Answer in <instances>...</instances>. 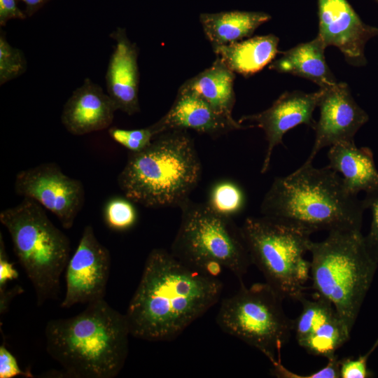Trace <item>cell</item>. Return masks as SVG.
I'll return each instance as SVG.
<instances>
[{"mask_svg":"<svg viewBox=\"0 0 378 378\" xmlns=\"http://www.w3.org/2000/svg\"><path fill=\"white\" fill-rule=\"evenodd\" d=\"M220 279L182 263L171 252L154 248L125 314L130 335L171 341L220 300Z\"/></svg>","mask_w":378,"mask_h":378,"instance_id":"6da1fadb","label":"cell"},{"mask_svg":"<svg viewBox=\"0 0 378 378\" xmlns=\"http://www.w3.org/2000/svg\"><path fill=\"white\" fill-rule=\"evenodd\" d=\"M366 209L363 200L348 191L337 172L306 162L289 175L276 177L260 204L263 216L312 234L360 230Z\"/></svg>","mask_w":378,"mask_h":378,"instance_id":"7a4b0ae2","label":"cell"},{"mask_svg":"<svg viewBox=\"0 0 378 378\" xmlns=\"http://www.w3.org/2000/svg\"><path fill=\"white\" fill-rule=\"evenodd\" d=\"M125 314L104 299L88 304L78 314L48 322V354L73 378H113L122 369L129 350Z\"/></svg>","mask_w":378,"mask_h":378,"instance_id":"3957f363","label":"cell"},{"mask_svg":"<svg viewBox=\"0 0 378 378\" xmlns=\"http://www.w3.org/2000/svg\"><path fill=\"white\" fill-rule=\"evenodd\" d=\"M202 164L187 130L157 135L138 153L129 152L118 176L125 197L148 208L180 206L197 186Z\"/></svg>","mask_w":378,"mask_h":378,"instance_id":"277c9868","label":"cell"},{"mask_svg":"<svg viewBox=\"0 0 378 378\" xmlns=\"http://www.w3.org/2000/svg\"><path fill=\"white\" fill-rule=\"evenodd\" d=\"M310 276L316 295L330 302L351 332L378 264L360 230H335L312 241Z\"/></svg>","mask_w":378,"mask_h":378,"instance_id":"5b68a950","label":"cell"},{"mask_svg":"<svg viewBox=\"0 0 378 378\" xmlns=\"http://www.w3.org/2000/svg\"><path fill=\"white\" fill-rule=\"evenodd\" d=\"M0 221L9 232L13 251L34 287L37 305L56 299L61 274L70 258L67 236L52 223L41 204L27 197L1 211Z\"/></svg>","mask_w":378,"mask_h":378,"instance_id":"8992f818","label":"cell"},{"mask_svg":"<svg viewBox=\"0 0 378 378\" xmlns=\"http://www.w3.org/2000/svg\"><path fill=\"white\" fill-rule=\"evenodd\" d=\"M179 208L181 223L171 253L186 266L217 278L222 269L239 281L251 264L241 228L213 211L206 203L188 199Z\"/></svg>","mask_w":378,"mask_h":378,"instance_id":"52a82bcc","label":"cell"},{"mask_svg":"<svg viewBox=\"0 0 378 378\" xmlns=\"http://www.w3.org/2000/svg\"><path fill=\"white\" fill-rule=\"evenodd\" d=\"M251 263L284 300H300L310 277L312 233L265 216L248 217L241 227Z\"/></svg>","mask_w":378,"mask_h":378,"instance_id":"ba28073f","label":"cell"},{"mask_svg":"<svg viewBox=\"0 0 378 378\" xmlns=\"http://www.w3.org/2000/svg\"><path fill=\"white\" fill-rule=\"evenodd\" d=\"M224 298L216 321L225 333L258 349L274 365L289 341L294 321L286 314L284 299L266 282L246 286Z\"/></svg>","mask_w":378,"mask_h":378,"instance_id":"9c48e42d","label":"cell"},{"mask_svg":"<svg viewBox=\"0 0 378 378\" xmlns=\"http://www.w3.org/2000/svg\"><path fill=\"white\" fill-rule=\"evenodd\" d=\"M15 192L31 199L53 214L65 229L72 227L85 201L80 181L63 173L55 162H45L19 172Z\"/></svg>","mask_w":378,"mask_h":378,"instance_id":"30bf717a","label":"cell"},{"mask_svg":"<svg viewBox=\"0 0 378 378\" xmlns=\"http://www.w3.org/2000/svg\"><path fill=\"white\" fill-rule=\"evenodd\" d=\"M110 267L109 251L97 239L93 227L85 226L66 267V293L61 307L104 299Z\"/></svg>","mask_w":378,"mask_h":378,"instance_id":"8fae6325","label":"cell"},{"mask_svg":"<svg viewBox=\"0 0 378 378\" xmlns=\"http://www.w3.org/2000/svg\"><path fill=\"white\" fill-rule=\"evenodd\" d=\"M318 15L317 36L324 46L337 48L351 65H365V46L378 27L364 23L347 0H318Z\"/></svg>","mask_w":378,"mask_h":378,"instance_id":"7c38bea8","label":"cell"},{"mask_svg":"<svg viewBox=\"0 0 378 378\" xmlns=\"http://www.w3.org/2000/svg\"><path fill=\"white\" fill-rule=\"evenodd\" d=\"M322 89L318 104L320 117L314 128L315 141L306 163H312L323 148L354 141L356 132L369 120L368 113L355 102L346 83L337 82Z\"/></svg>","mask_w":378,"mask_h":378,"instance_id":"4fadbf2b","label":"cell"},{"mask_svg":"<svg viewBox=\"0 0 378 378\" xmlns=\"http://www.w3.org/2000/svg\"><path fill=\"white\" fill-rule=\"evenodd\" d=\"M302 311L293 323L300 346L309 354L328 358L350 338L351 332L333 305L319 297L300 300Z\"/></svg>","mask_w":378,"mask_h":378,"instance_id":"5bb4252c","label":"cell"},{"mask_svg":"<svg viewBox=\"0 0 378 378\" xmlns=\"http://www.w3.org/2000/svg\"><path fill=\"white\" fill-rule=\"evenodd\" d=\"M323 89L315 92L300 91L283 93L267 109L260 113L243 115L239 120L248 121L261 128L265 134L267 147L260 172L265 174L270 167L274 148L282 144L284 134L290 130L302 124L314 128L316 122L313 112L318 106Z\"/></svg>","mask_w":378,"mask_h":378,"instance_id":"9a60e30c","label":"cell"},{"mask_svg":"<svg viewBox=\"0 0 378 378\" xmlns=\"http://www.w3.org/2000/svg\"><path fill=\"white\" fill-rule=\"evenodd\" d=\"M150 127L155 136L171 130H191L217 137L248 126L220 113L196 94L179 88L169 110Z\"/></svg>","mask_w":378,"mask_h":378,"instance_id":"2e32d148","label":"cell"},{"mask_svg":"<svg viewBox=\"0 0 378 378\" xmlns=\"http://www.w3.org/2000/svg\"><path fill=\"white\" fill-rule=\"evenodd\" d=\"M109 36L115 45L105 76L106 92L117 111L132 115L140 111L138 48L122 27L113 30Z\"/></svg>","mask_w":378,"mask_h":378,"instance_id":"e0dca14e","label":"cell"},{"mask_svg":"<svg viewBox=\"0 0 378 378\" xmlns=\"http://www.w3.org/2000/svg\"><path fill=\"white\" fill-rule=\"evenodd\" d=\"M116 111L108 93L86 78L64 104L61 121L69 133L83 135L109 127Z\"/></svg>","mask_w":378,"mask_h":378,"instance_id":"ac0fdd59","label":"cell"},{"mask_svg":"<svg viewBox=\"0 0 378 378\" xmlns=\"http://www.w3.org/2000/svg\"><path fill=\"white\" fill-rule=\"evenodd\" d=\"M328 158V166L341 174L352 195L368 193L378 187V171L370 148H358L354 141L340 143L330 147Z\"/></svg>","mask_w":378,"mask_h":378,"instance_id":"d6986e66","label":"cell"},{"mask_svg":"<svg viewBox=\"0 0 378 378\" xmlns=\"http://www.w3.org/2000/svg\"><path fill=\"white\" fill-rule=\"evenodd\" d=\"M324 46L318 36L284 52L270 63L269 69L308 79L320 88H328L337 81L326 61Z\"/></svg>","mask_w":378,"mask_h":378,"instance_id":"ffe728a7","label":"cell"},{"mask_svg":"<svg viewBox=\"0 0 378 378\" xmlns=\"http://www.w3.org/2000/svg\"><path fill=\"white\" fill-rule=\"evenodd\" d=\"M279 41L274 34L257 36L219 46L214 51L234 73L248 76L274 60L278 53Z\"/></svg>","mask_w":378,"mask_h":378,"instance_id":"44dd1931","label":"cell"},{"mask_svg":"<svg viewBox=\"0 0 378 378\" xmlns=\"http://www.w3.org/2000/svg\"><path fill=\"white\" fill-rule=\"evenodd\" d=\"M234 79V73L216 57L209 67L187 80L179 88L196 94L220 113L233 118Z\"/></svg>","mask_w":378,"mask_h":378,"instance_id":"7402d4cb","label":"cell"},{"mask_svg":"<svg viewBox=\"0 0 378 378\" xmlns=\"http://www.w3.org/2000/svg\"><path fill=\"white\" fill-rule=\"evenodd\" d=\"M271 16L264 12L231 10L201 13L200 22L213 50L251 36Z\"/></svg>","mask_w":378,"mask_h":378,"instance_id":"603a6c76","label":"cell"},{"mask_svg":"<svg viewBox=\"0 0 378 378\" xmlns=\"http://www.w3.org/2000/svg\"><path fill=\"white\" fill-rule=\"evenodd\" d=\"M246 202L242 188L232 180L223 179L211 186L206 204L217 214L232 218L244 210Z\"/></svg>","mask_w":378,"mask_h":378,"instance_id":"cb8c5ba5","label":"cell"},{"mask_svg":"<svg viewBox=\"0 0 378 378\" xmlns=\"http://www.w3.org/2000/svg\"><path fill=\"white\" fill-rule=\"evenodd\" d=\"M134 203L127 197H114L105 204L104 217L106 225L112 230L125 231L132 228L137 220Z\"/></svg>","mask_w":378,"mask_h":378,"instance_id":"d4e9b609","label":"cell"},{"mask_svg":"<svg viewBox=\"0 0 378 378\" xmlns=\"http://www.w3.org/2000/svg\"><path fill=\"white\" fill-rule=\"evenodd\" d=\"M27 67L24 53L12 46L3 32L0 35V85L23 74Z\"/></svg>","mask_w":378,"mask_h":378,"instance_id":"484cf974","label":"cell"},{"mask_svg":"<svg viewBox=\"0 0 378 378\" xmlns=\"http://www.w3.org/2000/svg\"><path fill=\"white\" fill-rule=\"evenodd\" d=\"M111 139L130 152L138 153L147 148L155 137L150 125L141 129L125 130L118 127L108 129Z\"/></svg>","mask_w":378,"mask_h":378,"instance_id":"4316f807","label":"cell"},{"mask_svg":"<svg viewBox=\"0 0 378 378\" xmlns=\"http://www.w3.org/2000/svg\"><path fill=\"white\" fill-rule=\"evenodd\" d=\"M327 359L325 367L309 374H296L286 368L281 362L272 365V374L283 378H340L341 359L336 354Z\"/></svg>","mask_w":378,"mask_h":378,"instance_id":"83f0119b","label":"cell"},{"mask_svg":"<svg viewBox=\"0 0 378 378\" xmlns=\"http://www.w3.org/2000/svg\"><path fill=\"white\" fill-rule=\"evenodd\" d=\"M367 209L372 211V223L370 230L364 236L366 248L370 256L378 264V187L365 193L363 199Z\"/></svg>","mask_w":378,"mask_h":378,"instance_id":"f1b7e54d","label":"cell"},{"mask_svg":"<svg viewBox=\"0 0 378 378\" xmlns=\"http://www.w3.org/2000/svg\"><path fill=\"white\" fill-rule=\"evenodd\" d=\"M368 359L365 355L357 358L341 359L340 378L371 377L372 373L368 368Z\"/></svg>","mask_w":378,"mask_h":378,"instance_id":"f546056e","label":"cell"},{"mask_svg":"<svg viewBox=\"0 0 378 378\" xmlns=\"http://www.w3.org/2000/svg\"><path fill=\"white\" fill-rule=\"evenodd\" d=\"M18 376L34 377L30 372H24L20 368L15 357L4 343L0 346V378H13Z\"/></svg>","mask_w":378,"mask_h":378,"instance_id":"4dcf8cb0","label":"cell"},{"mask_svg":"<svg viewBox=\"0 0 378 378\" xmlns=\"http://www.w3.org/2000/svg\"><path fill=\"white\" fill-rule=\"evenodd\" d=\"M18 278V272L9 261L6 253L2 234L0 233V293L6 290L8 281Z\"/></svg>","mask_w":378,"mask_h":378,"instance_id":"1f68e13d","label":"cell"},{"mask_svg":"<svg viewBox=\"0 0 378 378\" xmlns=\"http://www.w3.org/2000/svg\"><path fill=\"white\" fill-rule=\"evenodd\" d=\"M27 15L20 10L15 0H0V24L5 26L11 19H24Z\"/></svg>","mask_w":378,"mask_h":378,"instance_id":"d6a6232c","label":"cell"},{"mask_svg":"<svg viewBox=\"0 0 378 378\" xmlns=\"http://www.w3.org/2000/svg\"><path fill=\"white\" fill-rule=\"evenodd\" d=\"M23 292V289L17 286L9 290H4L2 293H0V314L2 315L5 314L8 307V304L10 303L11 299L15 297L16 295L20 294Z\"/></svg>","mask_w":378,"mask_h":378,"instance_id":"836d02e7","label":"cell"},{"mask_svg":"<svg viewBox=\"0 0 378 378\" xmlns=\"http://www.w3.org/2000/svg\"><path fill=\"white\" fill-rule=\"evenodd\" d=\"M26 5V15L31 16L49 0H20Z\"/></svg>","mask_w":378,"mask_h":378,"instance_id":"e575fe53","label":"cell"},{"mask_svg":"<svg viewBox=\"0 0 378 378\" xmlns=\"http://www.w3.org/2000/svg\"><path fill=\"white\" fill-rule=\"evenodd\" d=\"M378 2V0H376Z\"/></svg>","mask_w":378,"mask_h":378,"instance_id":"d590c367","label":"cell"}]
</instances>
